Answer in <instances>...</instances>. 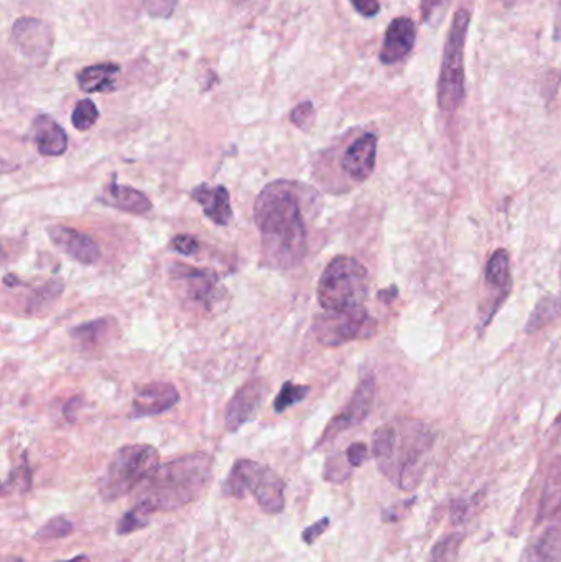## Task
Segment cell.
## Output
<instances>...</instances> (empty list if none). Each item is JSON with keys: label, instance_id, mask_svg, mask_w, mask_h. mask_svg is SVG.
Listing matches in <instances>:
<instances>
[{"label": "cell", "instance_id": "1", "mask_svg": "<svg viewBox=\"0 0 561 562\" xmlns=\"http://www.w3.org/2000/svg\"><path fill=\"white\" fill-rule=\"evenodd\" d=\"M310 186L297 181H272L260 191L254 204L255 226L262 240L265 265L279 270L295 268L308 254L303 203Z\"/></svg>", "mask_w": 561, "mask_h": 562}, {"label": "cell", "instance_id": "2", "mask_svg": "<svg viewBox=\"0 0 561 562\" xmlns=\"http://www.w3.org/2000/svg\"><path fill=\"white\" fill-rule=\"evenodd\" d=\"M213 477V457L195 452L167 462L147 480L137 502L144 503L153 513L173 512L195 502L206 490Z\"/></svg>", "mask_w": 561, "mask_h": 562}, {"label": "cell", "instance_id": "3", "mask_svg": "<svg viewBox=\"0 0 561 562\" xmlns=\"http://www.w3.org/2000/svg\"><path fill=\"white\" fill-rule=\"evenodd\" d=\"M369 295V275L356 258H333L318 283V301L326 313H349L364 308Z\"/></svg>", "mask_w": 561, "mask_h": 562}, {"label": "cell", "instance_id": "4", "mask_svg": "<svg viewBox=\"0 0 561 562\" xmlns=\"http://www.w3.org/2000/svg\"><path fill=\"white\" fill-rule=\"evenodd\" d=\"M160 454L150 444H129L114 454L98 489L106 502H114L144 484L160 467Z\"/></svg>", "mask_w": 561, "mask_h": 562}, {"label": "cell", "instance_id": "5", "mask_svg": "<svg viewBox=\"0 0 561 562\" xmlns=\"http://www.w3.org/2000/svg\"><path fill=\"white\" fill-rule=\"evenodd\" d=\"M226 497L244 498L251 493L262 512L279 515L285 508V480L269 466L239 459L223 482Z\"/></svg>", "mask_w": 561, "mask_h": 562}, {"label": "cell", "instance_id": "6", "mask_svg": "<svg viewBox=\"0 0 561 562\" xmlns=\"http://www.w3.org/2000/svg\"><path fill=\"white\" fill-rule=\"evenodd\" d=\"M471 14L466 9H459L451 22L450 32L446 37L443 58H441L440 78L436 99L443 112L458 111L464 101V47L468 38Z\"/></svg>", "mask_w": 561, "mask_h": 562}, {"label": "cell", "instance_id": "7", "mask_svg": "<svg viewBox=\"0 0 561 562\" xmlns=\"http://www.w3.org/2000/svg\"><path fill=\"white\" fill-rule=\"evenodd\" d=\"M432 443L433 436L430 429L422 424H413L407 441L389 474V479L395 482L399 489L408 492L417 487L425 469V456L430 451Z\"/></svg>", "mask_w": 561, "mask_h": 562}, {"label": "cell", "instance_id": "8", "mask_svg": "<svg viewBox=\"0 0 561 562\" xmlns=\"http://www.w3.org/2000/svg\"><path fill=\"white\" fill-rule=\"evenodd\" d=\"M376 329V321L366 309L359 308L349 313H326L318 318L316 336L325 346L338 347L346 342L371 336Z\"/></svg>", "mask_w": 561, "mask_h": 562}, {"label": "cell", "instance_id": "9", "mask_svg": "<svg viewBox=\"0 0 561 562\" xmlns=\"http://www.w3.org/2000/svg\"><path fill=\"white\" fill-rule=\"evenodd\" d=\"M12 42L33 65L45 66L53 50L50 25L35 17H22L12 27Z\"/></svg>", "mask_w": 561, "mask_h": 562}, {"label": "cell", "instance_id": "10", "mask_svg": "<svg viewBox=\"0 0 561 562\" xmlns=\"http://www.w3.org/2000/svg\"><path fill=\"white\" fill-rule=\"evenodd\" d=\"M374 395H376V382L374 378L367 377L359 383L353 397L348 401V405L344 406L338 416H334L325 433L318 441V446L321 444L333 441L336 436L354 428L357 424H361L366 420L369 413H371L372 403H374Z\"/></svg>", "mask_w": 561, "mask_h": 562}, {"label": "cell", "instance_id": "11", "mask_svg": "<svg viewBox=\"0 0 561 562\" xmlns=\"http://www.w3.org/2000/svg\"><path fill=\"white\" fill-rule=\"evenodd\" d=\"M175 278L185 281L186 295L191 300L200 303L206 309H214L216 306L223 305L226 288L219 285V278L213 270L208 268L188 267V265H175Z\"/></svg>", "mask_w": 561, "mask_h": 562}, {"label": "cell", "instance_id": "12", "mask_svg": "<svg viewBox=\"0 0 561 562\" xmlns=\"http://www.w3.org/2000/svg\"><path fill=\"white\" fill-rule=\"evenodd\" d=\"M267 393L269 385L264 378H254L234 393L224 416L229 433H236L237 429L254 420Z\"/></svg>", "mask_w": 561, "mask_h": 562}, {"label": "cell", "instance_id": "13", "mask_svg": "<svg viewBox=\"0 0 561 562\" xmlns=\"http://www.w3.org/2000/svg\"><path fill=\"white\" fill-rule=\"evenodd\" d=\"M51 242L68 257L83 265H94L101 258L98 242L91 235L76 231L73 227H48Z\"/></svg>", "mask_w": 561, "mask_h": 562}, {"label": "cell", "instance_id": "14", "mask_svg": "<svg viewBox=\"0 0 561 562\" xmlns=\"http://www.w3.org/2000/svg\"><path fill=\"white\" fill-rule=\"evenodd\" d=\"M178 400H180V393L172 383H147L144 387L137 388L135 392L132 418L162 415L165 411L172 410Z\"/></svg>", "mask_w": 561, "mask_h": 562}, {"label": "cell", "instance_id": "15", "mask_svg": "<svg viewBox=\"0 0 561 562\" xmlns=\"http://www.w3.org/2000/svg\"><path fill=\"white\" fill-rule=\"evenodd\" d=\"M417 30L412 19L397 17L390 22L385 30L384 43H382L381 61L384 65H395L404 60L405 56L415 47Z\"/></svg>", "mask_w": 561, "mask_h": 562}, {"label": "cell", "instance_id": "16", "mask_svg": "<svg viewBox=\"0 0 561 562\" xmlns=\"http://www.w3.org/2000/svg\"><path fill=\"white\" fill-rule=\"evenodd\" d=\"M377 137L374 134H366L354 140L344 152L343 170L353 180L366 181L376 168Z\"/></svg>", "mask_w": 561, "mask_h": 562}, {"label": "cell", "instance_id": "17", "mask_svg": "<svg viewBox=\"0 0 561 562\" xmlns=\"http://www.w3.org/2000/svg\"><path fill=\"white\" fill-rule=\"evenodd\" d=\"M191 198L198 201L209 221L216 226L226 227L232 219L231 196L224 186L201 185L191 191Z\"/></svg>", "mask_w": 561, "mask_h": 562}, {"label": "cell", "instance_id": "18", "mask_svg": "<svg viewBox=\"0 0 561 562\" xmlns=\"http://www.w3.org/2000/svg\"><path fill=\"white\" fill-rule=\"evenodd\" d=\"M33 142L45 157H61L68 148V135L50 116H38L32 125Z\"/></svg>", "mask_w": 561, "mask_h": 562}, {"label": "cell", "instance_id": "19", "mask_svg": "<svg viewBox=\"0 0 561 562\" xmlns=\"http://www.w3.org/2000/svg\"><path fill=\"white\" fill-rule=\"evenodd\" d=\"M102 204L119 209V211L130 212V214H145L152 211V203L139 189L130 186L117 185L116 180H112L111 185L102 189V196H99Z\"/></svg>", "mask_w": 561, "mask_h": 562}, {"label": "cell", "instance_id": "20", "mask_svg": "<svg viewBox=\"0 0 561 562\" xmlns=\"http://www.w3.org/2000/svg\"><path fill=\"white\" fill-rule=\"evenodd\" d=\"M119 73H121V66L116 63L88 66L78 73L79 88L89 94L112 93L116 89Z\"/></svg>", "mask_w": 561, "mask_h": 562}, {"label": "cell", "instance_id": "21", "mask_svg": "<svg viewBox=\"0 0 561 562\" xmlns=\"http://www.w3.org/2000/svg\"><path fill=\"white\" fill-rule=\"evenodd\" d=\"M561 512V457L550 464L547 479L543 485L537 521L550 520Z\"/></svg>", "mask_w": 561, "mask_h": 562}, {"label": "cell", "instance_id": "22", "mask_svg": "<svg viewBox=\"0 0 561 562\" xmlns=\"http://www.w3.org/2000/svg\"><path fill=\"white\" fill-rule=\"evenodd\" d=\"M397 444H399V433L390 424L376 429V433L372 436V454L376 457L377 466L384 475L389 474L392 467Z\"/></svg>", "mask_w": 561, "mask_h": 562}, {"label": "cell", "instance_id": "23", "mask_svg": "<svg viewBox=\"0 0 561 562\" xmlns=\"http://www.w3.org/2000/svg\"><path fill=\"white\" fill-rule=\"evenodd\" d=\"M527 562H561V526L550 525L532 544Z\"/></svg>", "mask_w": 561, "mask_h": 562}, {"label": "cell", "instance_id": "24", "mask_svg": "<svg viewBox=\"0 0 561 562\" xmlns=\"http://www.w3.org/2000/svg\"><path fill=\"white\" fill-rule=\"evenodd\" d=\"M487 285L506 291L510 285V257L507 250L499 249L492 254L486 268Z\"/></svg>", "mask_w": 561, "mask_h": 562}, {"label": "cell", "instance_id": "25", "mask_svg": "<svg viewBox=\"0 0 561 562\" xmlns=\"http://www.w3.org/2000/svg\"><path fill=\"white\" fill-rule=\"evenodd\" d=\"M561 314V296H545L538 301L535 306L534 313L530 314L529 323H527V332H535L538 329L545 328L547 324L552 323Z\"/></svg>", "mask_w": 561, "mask_h": 562}, {"label": "cell", "instance_id": "26", "mask_svg": "<svg viewBox=\"0 0 561 562\" xmlns=\"http://www.w3.org/2000/svg\"><path fill=\"white\" fill-rule=\"evenodd\" d=\"M152 513V510L145 507L144 503H135V507L130 508L129 512L117 521V535L127 536L130 533H135V531L144 530L149 526Z\"/></svg>", "mask_w": 561, "mask_h": 562}, {"label": "cell", "instance_id": "27", "mask_svg": "<svg viewBox=\"0 0 561 562\" xmlns=\"http://www.w3.org/2000/svg\"><path fill=\"white\" fill-rule=\"evenodd\" d=\"M310 393V387L305 385H295L293 382L283 383L282 390L274 401L275 413H283L288 410L290 406L297 405L300 401L305 400L306 395Z\"/></svg>", "mask_w": 561, "mask_h": 562}, {"label": "cell", "instance_id": "28", "mask_svg": "<svg viewBox=\"0 0 561 562\" xmlns=\"http://www.w3.org/2000/svg\"><path fill=\"white\" fill-rule=\"evenodd\" d=\"M70 334L83 347L96 346L99 339L107 334V321L106 319H98L93 323L83 324V326L71 329Z\"/></svg>", "mask_w": 561, "mask_h": 562}, {"label": "cell", "instance_id": "29", "mask_svg": "<svg viewBox=\"0 0 561 562\" xmlns=\"http://www.w3.org/2000/svg\"><path fill=\"white\" fill-rule=\"evenodd\" d=\"M99 119V111L96 104H94L91 99H83L76 104L75 111H73V116H71V122H73V127L76 130H81V132H86V130L91 129Z\"/></svg>", "mask_w": 561, "mask_h": 562}, {"label": "cell", "instance_id": "30", "mask_svg": "<svg viewBox=\"0 0 561 562\" xmlns=\"http://www.w3.org/2000/svg\"><path fill=\"white\" fill-rule=\"evenodd\" d=\"M73 523L66 520L65 516H56L53 520L48 521L47 525L40 528L35 533L38 541H51V539H61L70 536L73 533Z\"/></svg>", "mask_w": 561, "mask_h": 562}, {"label": "cell", "instance_id": "31", "mask_svg": "<svg viewBox=\"0 0 561 562\" xmlns=\"http://www.w3.org/2000/svg\"><path fill=\"white\" fill-rule=\"evenodd\" d=\"M461 543H463V535H451L441 539L433 548L430 562H455Z\"/></svg>", "mask_w": 561, "mask_h": 562}, {"label": "cell", "instance_id": "32", "mask_svg": "<svg viewBox=\"0 0 561 562\" xmlns=\"http://www.w3.org/2000/svg\"><path fill=\"white\" fill-rule=\"evenodd\" d=\"M351 469L353 466L349 464L348 459H343V456H333L326 461L323 475L331 484H343L351 477Z\"/></svg>", "mask_w": 561, "mask_h": 562}, {"label": "cell", "instance_id": "33", "mask_svg": "<svg viewBox=\"0 0 561 562\" xmlns=\"http://www.w3.org/2000/svg\"><path fill=\"white\" fill-rule=\"evenodd\" d=\"M451 0H420V15L423 24L436 25L446 15Z\"/></svg>", "mask_w": 561, "mask_h": 562}, {"label": "cell", "instance_id": "34", "mask_svg": "<svg viewBox=\"0 0 561 562\" xmlns=\"http://www.w3.org/2000/svg\"><path fill=\"white\" fill-rule=\"evenodd\" d=\"M177 4L178 0H144L145 12L152 19H170Z\"/></svg>", "mask_w": 561, "mask_h": 562}, {"label": "cell", "instance_id": "35", "mask_svg": "<svg viewBox=\"0 0 561 562\" xmlns=\"http://www.w3.org/2000/svg\"><path fill=\"white\" fill-rule=\"evenodd\" d=\"M313 117H315V107L310 101L298 104L290 114V120L297 125L298 129H308L313 122Z\"/></svg>", "mask_w": 561, "mask_h": 562}, {"label": "cell", "instance_id": "36", "mask_svg": "<svg viewBox=\"0 0 561 562\" xmlns=\"http://www.w3.org/2000/svg\"><path fill=\"white\" fill-rule=\"evenodd\" d=\"M9 485H19L20 489L24 490V492L30 489V469H28V462L25 461V459L22 461V464L10 474L9 480L4 484V489L5 487H9Z\"/></svg>", "mask_w": 561, "mask_h": 562}, {"label": "cell", "instance_id": "37", "mask_svg": "<svg viewBox=\"0 0 561 562\" xmlns=\"http://www.w3.org/2000/svg\"><path fill=\"white\" fill-rule=\"evenodd\" d=\"M328 528H330V518L325 516V518H321V520L316 521V523H313V525L308 526V528L302 531L303 543H315L316 539L323 536V533H325Z\"/></svg>", "mask_w": 561, "mask_h": 562}, {"label": "cell", "instance_id": "38", "mask_svg": "<svg viewBox=\"0 0 561 562\" xmlns=\"http://www.w3.org/2000/svg\"><path fill=\"white\" fill-rule=\"evenodd\" d=\"M172 244L175 250L183 255H195L198 249H200L198 240L186 234L177 235V237L172 240Z\"/></svg>", "mask_w": 561, "mask_h": 562}, {"label": "cell", "instance_id": "39", "mask_svg": "<svg viewBox=\"0 0 561 562\" xmlns=\"http://www.w3.org/2000/svg\"><path fill=\"white\" fill-rule=\"evenodd\" d=\"M367 457H369V449L364 443L351 444L346 451V459L353 467H361L367 461Z\"/></svg>", "mask_w": 561, "mask_h": 562}, {"label": "cell", "instance_id": "40", "mask_svg": "<svg viewBox=\"0 0 561 562\" xmlns=\"http://www.w3.org/2000/svg\"><path fill=\"white\" fill-rule=\"evenodd\" d=\"M353 4L354 9L362 15V17H376L381 12V2L379 0H349Z\"/></svg>", "mask_w": 561, "mask_h": 562}, {"label": "cell", "instance_id": "41", "mask_svg": "<svg viewBox=\"0 0 561 562\" xmlns=\"http://www.w3.org/2000/svg\"><path fill=\"white\" fill-rule=\"evenodd\" d=\"M555 40H561V2L558 4L557 20H555Z\"/></svg>", "mask_w": 561, "mask_h": 562}, {"label": "cell", "instance_id": "42", "mask_svg": "<svg viewBox=\"0 0 561 562\" xmlns=\"http://www.w3.org/2000/svg\"><path fill=\"white\" fill-rule=\"evenodd\" d=\"M58 562H91L88 556H76V558L68 559V561H58Z\"/></svg>", "mask_w": 561, "mask_h": 562}, {"label": "cell", "instance_id": "43", "mask_svg": "<svg viewBox=\"0 0 561 562\" xmlns=\"http://www.w3.org/2000/svg\"><path fill=\"white\" fill-rule=\"evenodd\" d=\"M4 562H24L22 561V559L17 558V556H7V558L4 559Z\"/></svg>", "mask_w": 561, "mask_h": 562}, {"label": "cell", "instance_id": "44", "mask_svg": "<svg viewBox=\"0 0 561 562\" xmlns=\"http://www.w3.org/2000/svg\"><path fill=\"white\" fill-rule=\"evenodd\" d=\"M512 2H514V0H506V4H512Z\"/></svg>", "mask_w": 561, "mask_h": 562}]
</instances>
